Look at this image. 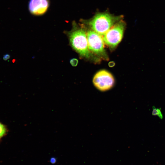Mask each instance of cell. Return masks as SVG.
I'll use <instances>...</instances> for the list:
<instances>
[{"label":"cell","instance_id":"obj_1","mask_svg":"<svg viewBox=\"0 0 165 165\" xmlns=\"http://www.w3.org/2000/svg\"><path fill=\"white\" fill-rule=\"evenodd\" d=\"M72 28L69 31L67 32L70 44L72 48L80 56L88 60H94L99 61V59L95 57L90 51L88 47L86 32L84 28L79 26L74 21Z\"/></svg>","mask_w":165,"mask_h":165},{"label":"cell","instance_id":"obj_2","mask_svg":"<svg viewBox=\"0 0 165 165\" xmlns=\"http://www.w3.org/2000/svg\"><path fill=\"white\" fill-rule=\"evenodd\" d=\"M122 17L121 16H116L108 13H99L89 21L88 24L92 30L103 36Z\"/></svg>","mask_w":165,"mask_h":165},{"label":"cell","instance_id":"obj_3","mask_svg":"<svg viewBox=\"0 0 165 165\" xmlns=\"http://www.w3.org/2000/svg\"><path fill=\"white\" fill-rule=\"evenodd\" d=\"M88 47L90 52L99 59L108 61L109 58L104 48L102 36L92 30L86 32Z\"/></svg>","mask_w":165,"mask_h":165},{"label":"cell","instance_id":"obj_4","mask_svg":"<svg viewBox=\"0 0 165 165\" xmlns=\"http://www.w3.org/2000/svg\"><path fill=\"white\" fill-rule=\"evenodd\" d=\"M126 24L122 20L115 24L103 36L104 43L111 50H114L121 41Z\"/></svg>","mask_w":165,"mask_h":165},{"label":"cell","instance_id":"obj_5","mask_svg":"<svg viewBox=\"0 0 165 165\" xmlns=\"http://www.w3.org/2000/svg\"><path fill=\"white\" fill-rule=\"evenodd\" d=\"M95 86L102 91L108 90L114 86L115 80L112 75L108 72L103 70L95 75L93 80Z\"/></svg>","mask_w":165,"mask_h":165},{"label":"cell","instance_id":"obj_6","mask_svg":"<svg viewBox=\"0 0 165 165\" xmlns=\"http://www.w3.org/2000/svg\"><path fill=\"white\" fill-rule=\"evenodd\" d=\"M49 6V0H30L28 9L31 13L38 16L44 14Z\"/></svg>","mask_w":165,"mask_h":165},{"label":"cell","instance_id":"obj_7","mask_svg":"<svg viewBox=\"0 0 165 165\" xmlns=\"http://www.w3.org/2000/svg\"><path fill=\"white\" fill-rule=\"evenodd\" d=\"M8 132V130L6 126L0 122V138L5 136Z\"/></svg>","mask_w":165,"mask_h":165},{"label":"cell","instance_id":"obj_8","mask_svg":"<svg viewBox=\"0 0 165 165\" xmlns=\"http://www.w3.org/2000/svg\"><path fill=\"white\" fill-rule=\"evenodd\" d=\"M152 115L157 116L161 119H162L163 117L160 108H156L154 106L152 107Z\"/></svg>","mask_w":165,"mask_h":165},{"label":"cell","instance_id":"obj_9","mask_svg":"<svg viewBox=\"0 0 165 165\" xmlns=\"http://www.w3.org/2000/svg\"><path fill=\"white\" fill-rule=\"evenodd\" d=\"M70 62L72 66L75 67L77 65L78 63V59L76 58H72L70 60Z\"/></svg>","mask_w":165,"mask_h":165},{"label":"cell","instance_id":"obj_10","mask_svg":"<svg viewBox=\"0 0 165 165\" xmlns=\"http://www.w3.org/2000/svg\"><path fill=\"white\" fill-rule=\"evenodd\" d=\"M10 56L9 54H6L4 56L3 59L5 60H6L9 58Z\"/></svg>","mask_w":165,"mask_h":165},{"label":"cell","instance_id":"obj_11","mask_svg":"<svg viewBox=\"0 0 165 165\" xmlns=\"http://www.w3.org/2000/svg\"><path fill=\"white\" fill-rule=\"evenodd\" d=\"M0 139H1V138H0Z\"/></svg>","mask_w":165,"mask_h":165}]
</instances>
